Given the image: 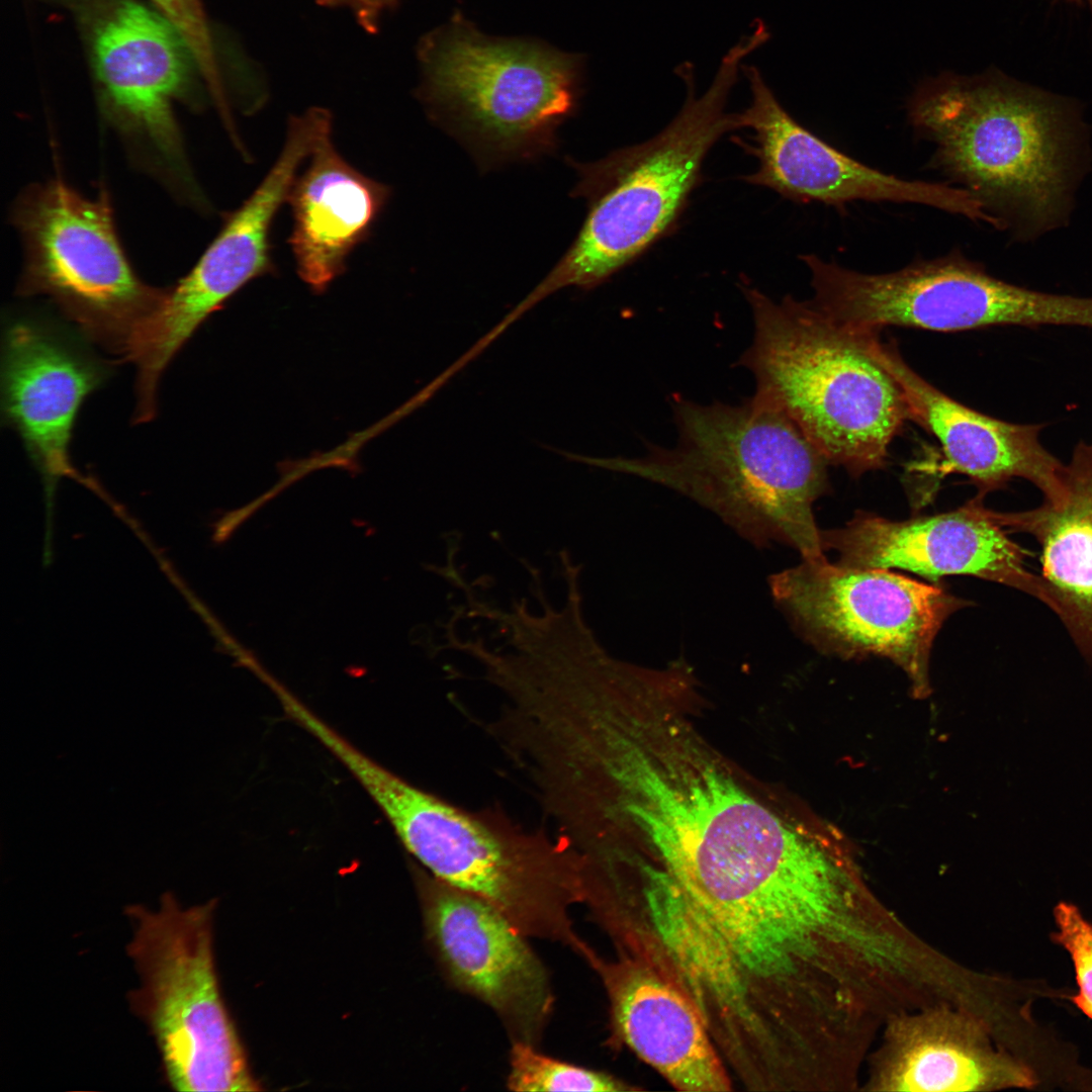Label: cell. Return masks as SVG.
Returning <instances> with one entry per match:
<instances>
[{"mask_svg": "<svg viewBox=\"0 0 1092 1092\" xmlns=\"http://www.w3.org/2000/svg\"><path fill=\"white\" fill-rule=\"evenodd\" d=\"M932 165L1021 241L1067 224L1085 124L1068 100L992 71L924 81L908 103Z\"/></svg>", "mask_w": 1092, "mask_h": 1092, "instance_id": "1", "label": "cell"}, {"mask_svg": "<svg viewBox=\"0 0 1092 1092\" xmlns=\"http://www.w3.org/2000/svg\"><path fill=\"white\" fill-rule=\"evenodd\" d=\"M672 447L639 457L565 458L663 485L714 513L757 548L781 543L803 559L824 556L813 504L829 487V463L778 407L752 396L738 405L674 397Z\"/></svg>", "mask_w": 1092, "mask_h": 1092, "instance_id": "2", "label": "cell"}, {"mask_svg": "<svg viewBox=\"0 0 1092 1092\" xmlns=\"http://www.w3.org/2000/svg\"><path fill=\"white\" fill-rule=\"evenodd\" d=\"M761 44L757 33L743 36L700 96L693 68L680 66L687 98L671 122L644 143L580 166L576 193L587 199L585 220L560 261L517 305L520 312L561 288L600 285L671 230L711 148L725 133L742 128L739 113H728L726 104L740 62Z\"/></svg>", "mask_w": 1092, "mask_h": 1092, "instance_id": "3", "label": "cell"}, {"mask_svg": "<svg viewBox=\"0 0 1092 1092\" xmlns=\"http://www.w3.org/2000/svg\"><path fill=\"white\" fill-rule=\"evenodd\" d=\"M741 289L754 332L738 364L752 372L754 396L791 418L829 465L853 477L884 468L910 421L893 377L810 299Z\"/></svg>", "mask_w": 1092, "mask_h": 1092, "instance_id": "4", "label": "cell"}, {"mask_svg": "<svg viewBox=\"0 0 1092 1092\" xmlns=\"http://www.w3.org/2000/svg\"><path fill=\"white\" fill-rule=\"evenodd\" d=\"M376 804L433 877L485 901L529 938L586 952L570 915L582 904L580 859L561 838L500 809H464L399 776L380 788Z\"/></svg>", "mask_w": 1092, "mask_h": 1092, "instance_id": "5", "label": "cell"}, {"mask_svg": "<svg viewBox=\"0 0 1092 1092\" xmlns=\"http://www.w3.org/2000/svg\"><path fill=\"white\" fill-rule=\"evenodd\" d=\"M53 1L73 18L99 114L131 163L184 205L200 202L175 106L201 108L206 85L185 39L140 0Z\"/></svg>", "mask_w": 1092, "mask_h": 1092, "instance_id": "6", "label": "cell"}, {"mask_svg": "<svg viewBox=\"0 0 1092 1092\" xmlns=\"http://www.w3.org/2000/svg\"><path fill=\"white\" fill-rule=\"evenodd\" d=\"M11 221L23 249L16 293L49 299L82 337L127 361L169 287L133 269L107 191L89 198L58 175L25 187Z\"/></svg>", "mask_w": 1092, "mask_h": 1092, "instance_id": "7", "label": "cell"}, {"mask_svg": "<svg viewBox=\"0 0 1092 1092\" xmlns=\"http://www.w3.org/2000/svg\"><path fill=\"white\" fill-rule=\"evenodd\" d=\"M214 900L182 906L166 893L157 909L129 905L126 946L140 984L130 1008L150 1028L177 1091H255L214 968Z\"/></svg>", "mask_w": 1092, "mask_h": 1092, "instance_id": "8", "label": "cell"}, {"mask_svg": "<svg viewBox=\"0 0 1092 1092\" xmlns=\"http://www.w3.org/2000/svg\"><path fill=\"white\" fill-rule=\"evenodd\" d=\"M768 585L777 607L810 644L841 657H886L907 673L921 699L930 694L936 634L970 604L888 568L832 564L826 557L803 559L770 575Z\"/></svg>", "mask_w": 1092, "mask_h": 1092, "instance_id": "9", "label": "cell"}, {"mask_svg": "<svg viewBox=\"0 0 1092 1092\" xmlns=\"http://www.w3.org/2000/svg\"><path fill=\"white\" fill-rule=\"evenodd\" d=\"M800 259L811 274V302L851 333L880 334L893 326L942 333L1031 328L1041 311L1036 290L989 274L960 251L881 274L847 269L814 254Z\"/></svg>", "mask_w": 1092, "mask_h": 1092, "instance_id": "10", "label": "cell"}, {"mask_svg": "<svg viewBox=\"0 0 1092 1092\" xmlns=\"http://www.w3.org/2000/svg\"><path fill=\"white\" fill-rule=\"evenodd\" d=\"M325 133L311 112L292 116L282 151L254 192L223 224L192 269L169 287L167 298L143 333L131 357L135 386L158 392L173 358L204 321L249 281L273 269L270 234L297 170Z\"/></svg>", "mask_w": 1092, "mask_h": 1092, "instance_id": "11", "label": "cell"}, {"mask_svg": "<svg viewBox=\"0 0 1092 1092\" xmlns=\"http://www.w3.org/2000/svg\"><path fill=\"white\" fill-rule=\"evenodd\" d=\"M427 940L445 981L486 1005L511 1043L539 1048L555 996L529 937L480 898L412 864Z\"/></svg>", "mask_w": 1092, "mask_h": 1092, "instance_id": "12", "label": "cell"}, {"mask_svg": "<svg viewBox=\"0 0 1092 1092\" xmlns=\"http://www.w3.org/2000/svg\"><path fill=\"white\" fill-rule=\"evenodd\" d=\"M428 73L431 96L503 155L548 147L573 105L566 62L527 46L457 34L436 49Z\"/></svg>", "mask_w": 1092, "mask_h": 1092, "instance_id": "13", "label": "cell"}, {"mask_svg": "<svg viewBox=\"0 0 1092 1092\" xmlns=\"http://www.w3.org/2000/svg\"><path fill=\"white\" fill-rule=\"evenodd\" d=\"M751 92L739 113L751 128L745 145L758 167L743 180L800 202L843 208L849 202L918 203L993 225V218L965 189L945 183L906 180L871 168L799 124L778 101L757 68L741 66Z\"/></svg>", "mask_w": 1092, "mask_h": 1092, "instance_id": "14", "label": "cell"}, {"mask_svg": "<svg viewBox=\"0 0 1092 1092\" xmlns=\"http://www.w3.org/2000/svg\"><path fill=\"white\" fill-rule=\"evenodd\" d=\"M110 368L81 341L38 315L10 318L2 341L3 422L48 481L84 480L73 466L70 445L79 411L101 387Z\"/></svg>", "mask_w": 1092, "mask_h": 1092, "instance_id": "15", "label": "cell"}, {"mask_svg": "<svg viewBox=\"0 0 1092 1092\" xmlns=\"http://www.w3.org/2000/svg\"><path fill=\"white\" fill-rule=\"evenodd\" d=\"M983 499L976 495L957 511L899 522L857 512L845 527L821 532L823 549L836 551L838 563L847 566L897 567L928 577L974 575L1040 601V578L1027 570V552Z\"/></svg>", "mask_w": 1092, "mask_h": 1092, "instance_id": "16", "label": "cell"}, {"mask_svg": "<svg viewBox=\"0 0 1092 1092\" xmlns=\"http://www.w3.org/2000/svg\"><path fill=\"white\" fill-rule=\"evenodd\" d=\"M854 337L899 385L910 421L937 440L944 473L966 475L981 498L1015 478L1030 482L1044 502L1056 504L1063 497L1065 464L1040 442L1043 424L1011 423L968 407L915 372L895 342L883 343L880 334Z\"/></svg>", "mask_w": 1092, "mask_h": 1092, "instance_id": "17", "label": "cell"}, {"mask_svg": "<svg viewBox=\"0 0 1092 1092\" xmlns=\"http://www.w3.org/2000/svg\"><path fill=\"white\" fill-rule=\"evenodd\" d=\"M616 950L614 960L596 950L585 960L606 990L614 1042L677 1090H731L733 1080L692 999L641 950Z\"/></svg>", "mask_w": 1092, "mask_h": 1092, "instance_id": "18", "label": "cell"}, {"mask_svg": "<svg viewBox=\"0 0 1092 1092\" xmlns=\"http://www.w3.org/2000/svg\"><path fill=\"white\" fill-rule=\"evenodd\" d=\"M309 158L286 200L293 218L288 243L299 277L320 293L345 271L350 254L370 235L389 190L347 163L332 133Z\"/></svg>", "mask_w": 1092, "mask_h": 1092, "instance_id": "19", "label": "cell"}, {"mask_svg": "<svg viewBox=\"0 0 1092 1092\" xmlns=\"http://www.w3.org/2000/svg\"><path fill=\"white\" fill-rule=\"evenodd\" d=\"M1064 495L1020 512L991 510L1007 532L1040 547L1041 603L1060 619L1081 654L1092 661V440L1080 441L1065 464Z\"/></svg>", "mask_w": 1092, "mask_h": 1092, "instance_id": "20", "label": "cell"}, {"mask_svg": "<svg viewBox=\"0 0 1092 1092\" xmlns=\"http://www.w3.org/2000/svg\"><path fill=\"white\" fill-rule=\"evenodd\" d=\"M1034 1073L1005 1060L968 1023L935 1014L896 1027L878 1076L890 1091H974L1034 1083Z\"/></svg>", "mask_w": 1092, "mask_h": 1092, "instance_id": "21", "label": "cell"}, {"mask_svg": "<svg viewBox=\"0 0 1092 1092\" xmlns=\"http://www.w3.org/2000/svg\"><path fill=\"white\" fill-rule=\"evenodd\" d=\"M506 1086L518 1092L633 1090L608 1073L552 1058L520 1042L511 1043Z\"/></svg>", "mask_w": 1092, "mask_h": 1092, "instance_id": "22", "label": "cell"}, {"mask_svg": "<svg viewBox=\"0 0 1092 1092\" xmlns=\"http://www.w3.org/2000/svg\"><path fill=\"white\" fill-rule=\"evenodd\" d=\"M190 48L207 91L219 109L228 107L223 73L214 34L201 0H151Z\"/></svg>", "mask_w": 1092, "mask_h": 1092, "instance_id": "23", "label": "cell"}, {"mask_svg": "<svg viewBox=\"0 0 1092 1092\" xmlns=\"http://www.w3.org/2000/svg\"><path fill=\"white\" fill-rule=\"evenodd\" d=\"M1056 938L1069 952L1076 975L1077 1007L1092 1019V922L1069 903L1055 908Z\"/></svg>", "mask_w": 1092, "mask_h": 1092, "instance_id": "24", "label": "cell"}, {"mask_svg": "<svg viewBox=\"0 0 1092 1092\" xmlns=\"http://www.w3.org/2000/svg\"><path fill=\"white\" fill-rule=\"evenodd\" d=\"M393 0H317L322 5L349 8L367 31L377 29L380 15Z\"/></svg>", "mask_w": 1092, "mask_h": 1092, "instance_id": "25", "label": "cell"}, {"mask_svg": "<svg viewBox=\"0 0 1092 1092\" xmlns=\"http://www.w3.org/2000/svg\"><path fill=\"white\" fill-rule=\"evenodd\" d=\"M1067 1L1075 2V3H1078V4L1082 3L1083 1H1087L1088 5H1089V7H1090V9L1092 11V0H1067Z\"/></svg>", "mask_w": 1092, "mask_h": 1092, "instance_id": "26", "label": "cell"}]
</instances>
